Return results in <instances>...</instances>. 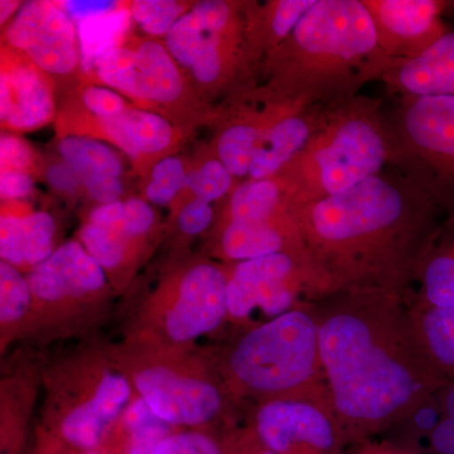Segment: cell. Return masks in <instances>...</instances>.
<instances>
[{"label":"cell","instance_id":"6da1fadb","mask_svg":"<svg viewBox=\"0 0 454 454\" xmlns=\"http://www.w3.org/2000/svg\"><path fill=\"white\" fill-rule=\"evenodd\" d=\"M325 381L348 446L404 423L444 380L424 354L405 298L345 289L317 304Z\"/></svg>","mask_w":454,"mask_h":454},{"label":"cell","instance_id":"7a4b0ae2","mask_svg":"<svg viewBox=\"0 0 454 454\" xmlns=\"http://www.w3.org/2000/svg\"><path fill=\"white\" fill-rule=\"evenodd\" d=\"M309 258L333 292L382 289L405 298L446 216L415 179L390 167L340 195L298 212Z\"/></svg>","mask_w":454,"mask_h":454},{"label":"cell","instance_id":"3957f363","mask_svg":"<svg viewBox=\"0 0 454 454\" xmlns=\"http://www.w3.org/2000/svg\"><path fill=\"white\" fill-rule=\"evenodd\" d=\"M393 64L363 0H317L268 57V94L279 101L340 104L382 82Z\"/></svg>","mask_w":454,"mask_h":454},{"label":"cell","instance_id":"277c9868","mask_svg":"<svg viewBox=\"0 0 454 454\" xmlns=\"http://www.w3.org/2000/svg\"><path fill=\"white\" fill-rule=\"evenodd\" d=\"M395 140L380 98L334 106L324 128L279 177L298 207L348 192L394 166Z\"/></svg>","mask_w":454,"mask_h":454},{"label":"cell","instance_id":"5b68a950","mask_svg":"<svg viewBox=\"0 0 454 454\" xmlns=\"http://www.w3.org/2000/svg\"><path fill=\"white\" fill-rule=\"evenodd\" d=\"M223 372L234 395L259 403L325 381L317 306L247 328L227 352Z\"/></svg>","mask_w":454,"mask_h":454},{"label":"cell","instance_id":"8992f818","mask_svg":"<svg viewBox=\"0 0 454 454\" xmlns=\"http://www.w3.org/2000/svg\"><path fill=\"white\" fill-rule=\"evenodd\" d=\"M394 168L415 179L454 219V97H402L390 116Z\"/></svg>","mask_w":454,"mask_h":454},{"label":"cell","instance_id":"52a82bcc","mask_svg":"<svg viewBox=\"0 0 454 454\" xmlns=\"http://www.w3.org/2000/svg\"><path fill=\"white\" fill-rule=\"evenodd\" d=\"M324 270L307 253H278L236 262L227 274V312L236 324L252 327L292 310L309 309L333 294Z\"/></svg>","mask_w":454,"mask_h":454},{"label":"cell","instance_id":"ba28073f","mask_svg":"<svg viewBox=\"0 0 454 454\" xmlns=\"http://www.w3.org/2000/svg\"><path fill=\"white\" fill-rule=\"evenodd\" d=\"M252 428L277 454H343L348 447L325 381L259 403Z\"/></svg>","mask_w":454,"mask_h":454},{"label":"cell","instance_id":"9c48e42d","mask_svg":"<svg viewBox=\"0 0 454 454\" xmlns=\"http://www.w3.org/2000/svg\"><path fill=\"white\" fill-rule=\"evenodd\" d=\"M382 52L395 61L415 59L450 32L444 0H363Z\"/></svg>","mask_w":454,"mask_h":454},{"label":"cell","instance_id":"30bf717a","mask_svg":"<svg viewBox=\"0 0 454 454\" xmlns=\"http://www.w3.org/2000/svg\"><path fill=\"white\" fill-rule=\"evenodd\" d=\"M140 396L169 426L211 422L223 408V391L210 381L179 375L166 367H148L136 375Z\"/></svg>","mask_w":454,"mask_h":454},{"label":"cell","instance_id":"8fae6325","mask_svg":"<svg viewBox=\"0 0 454 454\" xmlns=\"http://www.w3.org/2000/svg\"><path fill=\"white\" fill-rule=\"evenodd\" d=\"M227 274L212 264L190 269L179 284L177 300L167 313L166 328L176 342L199 339L229 318Z\"/></svg>","mask_w":454,"mask_h":454},{"label":"cell","instance_id":"7c38bea8","mask_svg":"<svg viewBox=\"0 0 454 454\" xmlns=\"http://www.w3.org/2000/svg\"><path fill=\"white\" fill-rule=\"evenodd\" d=\"M336 106L339 104L289 103L262 133L247 179L279 176L325 127Z\"/></svg>","mask_w":454,"mask_h":454},{"label":"cell","instance_id":"4fadbf2b","mask_svg":"<svg viewBox=\"0 0 454 454\" xmlns=\"http://www.w3.org/2000/svg\"><path fill=\"white\" fill-rule=\"evenodd\" d=\"M28 282L33 297L57 301L98 291L106 283V273L82 243L67 241L32 269Z\"/></svg>","mask_w":454,"mask_h":454},{"label":"cell","instance_id":"5bb4252c","mask_svg":"<svg viewBox=\"0 0 454 454\" xmlns=\"http://www.w3.org/2000/svg\"><path fill=\"white\" fill-rule=\"evenodd\" d=\"M298 212L268 221H223L221 254L236 264L278 253H307Z\"/></svg>","mask_w":454,"mask_h":454},{"label":"cell","instance_id":"9a60e30c","mask_svg":"<svg viewBox=\"0 0 454 454\" xmlns=\"http://www.w3.org/2000/svg\"><path fill=\"white\" fill-rule=\"evenodd\" d=\"M55 114L52 91L43 73L32 64L14 66L0 77V119L11 129L43 127Z\"/></svg>","mask_w":454,"mask_h":454},{"label":"cell","instance_id":"2e32d148","mask_svg":"<svg viewBox=\"0 0 454 454\" xmlns=\"http://www.w3.org/2000/svg\"><path fill=\"white\" fill-rule=\"evenodd\" d=\"M382 83L402 97H454V32L415 59L395 61Z\"/></svg>","mask_w":454,"mask_h":454},{"label":"cell","instance_id":"e0dca14e","mask_svg":"<svg viewBox=\"0 0 454 454\" xmlns=\"http://www.w3.org/2000/svg\"><path fill=\"white\" fill-rule=\"evenodd\" d=\"M129 396L130 387L124 376L106 373L92 396L66 415L62 435L74 447L92 450L128 404Z\"/></svg>","mask_w":454,"mask_h":454},{"label":"cell","instance_id":"ac0fdd59","mask_svg":"<svg viewBox=\"0 0 454 454\" xmlns=\"http://www.w3.org/2000/svg\"><path fill=\"white\" fill-rule=\"evenodd\" d=\"M405 301L435 309H454V219H444L430 240Z\"/></svg>","mask_w":454,"mask_h":454},{"label":"cell","instance_id":"d6986e66","mask_svg":"<svg viewBox=\"0 0 454 454\" xmlns=\"http://www.w3.org/2000/svg\"><path fill=\"white\" fill-rule=\"evenodd\" d=\"M55 219L49 212L38 211L27 216L0 219V256L14 267L35 268L52 255Z\"/></svg>","mask_w":454,"mask_h":454},{"label":"cell","instance_id":"ffe728a7","mask_svg":"<svg viewBox=\"0 0 454 454\" xmlns=\"http://www.w3.org/2000/svg\"><path fill=\"white\" fill-rule=\"evenodd\" d=\"M26 53L42 73L67 74L79 64L76 26L59 4L51 3Z\"/></svg>","mask_w":454,"mask_h":454},{"label":"cell","instance_id":"44dd1931","mask_svg":"<svg viewBox=\"0 0 454 454\" xmlns=\"http://www.w3.org/2000/svg\"><path fill=\"white\" fill-rule=\"evenodd\" d=\"M288 104L270 98L262 113L245 110L221 131L217 138L216 157L236 179L249 178L254 154L262 133Z\"/></svg>","mask_w":454,"mask_h":454},{"label":"cell","instance_id":"7402d4cb","mask_svg":"<svg viewBox=\"0 0 454 454\" xmlns=\"http://www.w3.org/2000/svg\"><path fill=\"white\" fill-rule=\"evenodd\" d=\"M98 121L110 142L130 158L160 153L172 142L169 122L163 116L146 110L127 109L119 115Z\"/></svg>","mask_w":454,"mask_h":454},{"label":"cell","instance_id":"603a6c76","mask_svg":"<svg viewBox=\"0 0 454 454\" xmlns=\"http://www.w3.org/2000/svg\"><path fill=\"white\" fill-rule=\"evenodd\" d=\"M279 176L269 179H245L227 201L225 220L268 221L300 210Z\"/></svg>","mask_w":454,"mask_h":454},{"label":"cell","instance_id":"cb8c5ba5","mask_svg":"<svg viewBox=\"0 0 454 454\" xmlns=\"http://www.w3.org/2000/svg\"><path fill=\"white\" fill-rule=\"evenodd\" d=\"M317 0H278L262 9V13L252 12L247 18L245 32L247 42L245 44L247 61L258 57L259 52L271 55L306 16Z\"/></svg>","mask_w":454,"mask_h":454},{"label":"cell","instance_id":"d4e9b609","mask_svg":"<svg viewBox=\"0 0 454 454\" xmlns=\"http://www.w3.org/2000/svg\"><path fill=\"white\" fill-rule=\"evenodd\" d=\"M184 83L172 56L155 41L143 42L136 51V98L170 103L182 94Z\"/></svg>","mask_w":454,"mask_h":454},{"label":"cell","instance_id":"484cf974","mask_svg":"<svg viewBox=\"0 0 454 454\" xmlns=\"http://www.w3.org/2000/svg\"><path fill=\"white\" fill-rule=\"evenodd\" d=\"M408 303V301H406ZM424 354L446 381H454V309L408 303Z\"/></svg>","mask_w":454,"mask_h":454},{"label":"cell","instance_id":"4316f807","mask_svg":"<svg viewBox=\"0 0 454 454\" xmlns=\"http://www.w3.org/2000/svg\"><path fill=\"white\" fill-rule=\"evenodd\" d=\"M130 11L116 9L110 13L88 18L76 23L80 62L83 71L97 70L98 61L110 51L116 49L129 29Z\"/></svg>","mask_w":454,"mask_h":454},{"label":"cell","instance_id":"83f0119b","mask_svg":"<svg viewBox=\"0 0 454 454\" xmlns=\"http://www.w3.org/2000/svg\"><path fill=\"white\" fill-rule=\"evenodd\" d=\"M62 160L76 172L82 182L94 177H121L119 155L100 140L86 137H66L59 145Z\"/></svg>","mask_w":454,"mask_h":454},{"label":"cell","instance_id":"f1b7e54d","mask_svg":"<svg viewBox=\"0 0 454 454\" xmlns=\"http://www.w3.org/2000/svg\"><path fill=\"white\" fill-rule=\"evenodd\" d=\"M212 33L221 32L211 31L192 11L186 12L167 33L166 49L179 65L191 68L197 53Z\"/></svg>","mask_w":454,"mask_h":454},{"label":"cell","instance_id":"f546056e","mask_svg":"<svg viewBox=\"0 0 454 454\" xmlns=\"http://www.w3.org/2000/svg\"><path fill=\"white\" fill-rule=\"evenodd\" d=\"M33 293L28 278L17 267L0 262V319L12 324L22 318L31 306Z\"/></svg>","mask_w":454,"mask_h":454},{"label":"cell","instance_id":"4dcf8cb0","mask_svg":"<svg viewBox=\"0 0 454 454\" xmlns=\"http://www.w3.org/2000/svg\"><path fill=\"white\" fill-rule=\"evenodd\" d=\"M98 80L110 89L136 98V51L116 47L97 66Z\"/></svg>","mask_w":454,"mask_h":454},{"label":"cell","instance_id":"1f68e13d","mask_svg":"<svg viewBox=\"0 0 454 454\" xmlns=\"http://www.w3.org/2000/svg\"><path fill=\"white\" fill-rule=\"evenodd\" d=\"M236 178L219 158L206 160L199 170L188 176L187 184L193 191L196 199L212 203L220 201L223 197L231 195L235 190Z\"/></svg>","mask_w":454,"mask_h":454},{"label":"cell","instance_id":"d6a6232c","mask_svg":"<svg viewBox=\"0 0 454 454\" xmlns=\"http://www.w3.org/2000/svg\"><path fill=\"white\" fill-rule=\"evenodd\" d=\"M184 13V5L172 0H137L130 7L133 20L143 31L154 37L167 35Z\"/></svg>","mask_w":454,"mask_h":454},{"label":"cell","instance_id":"836d02e7","mask_svg":"<svg viewBox=\"0 0 454 454\" xmlns=\"http://www.w3.org/2000/svg\"><path fill=\"white\" fill-rule=\"evenodd\" d=\"M86 252L104 269L118 267L125 255V236L114 230L88 223L80 231Z\"/></svg>","mask_w":454,"mask_h":454},{"label":"cell","instance_id":"e575fe53","mask_svg":"<svg viewBox=\"0 0 454 454\" xmlns=\"http://www.w3.org/2000/svg\"><path fill=\"white\" fill-rule=\"evenodd\" d=\"M188 175L177 157H166L155 164L145 196L153 205H168L179 191L187 186Z\"/></svg>","mask_w":454,"mask_h":454},{"label":"cell","instance_id":"d590c367","mask_svg":"<svg viewBox=\"0 0 454 454\" xmlns=\"http://www.w3.org/2000/svg\"><path fill=\"white\" fill-rule=\"evenodd\" d=\"M439 419L418 454H454V381L438 391Z\"/></svg>","mask_w":454,"mask_h":454},{"label":"cell","instance_id":"8d00e7d4","mask_svg":"<svg viewBox=\"0 0 454 454\" xmlns=\"http://www.w3.org/2000/svg\"><path fill=\"white\" fill-rule=\"evenodd\" d=\"M49 2H27L8 27L5 35L14 49L26 52L35 37V33L49 11Z\"/></svg>","mask_w":454,"mask_h":454},{"label":"cell","instance_id":"74e56055","mask_svg":"<svg viewBox=\"0 0 454 454\" xmlns=\"http://www.w3.org/2000/svg\"><path fill=\"white\" fill-rule=\"evenodd\" d=\"M154 454H225L223 447L210 435L197 432L170 434Z\"/></svg>","mask_w":454,"mask_h":454},{"label":"cell","instance_id":"f35d334b","mask_svg":"<svg viewBox=\"0 0 454 454\" xmlns=\"http://www.w3.org/2000/svg\"><path fill=\"white\" fill-rule=\"evenodd\" d=\"M170 426L160 418L129 430L128 454H154L158 446L170 435Z\"/></svg>","mask_w":454,"mask_h":454},{"label":"cell","instance_id":"ab89813d","mask_svg":"<svg viewBox=\"0 0 454 454\" xmlns=\"http://www.w3.org/2000/svg\"><path fill=\"white\" fill-rule=\"evenodd\" d=\"M82 100L90 112L98 116V121L113 118L128 109L118 92L103 86H89L83 90Z\"/></svg>","mask_w":454,"mask_h":454},{"label":"cell","instance_id":"60d3db41","mask_svg":"<svg viewBox=\"0 0 454 454\" xmlns=\"http://www.w3.org/2000/svg\"><path fill=\"white\" fill-rule=\"evenodd\" d=\"M154 223V211L140 199H129L124 202L122 234L125 238L145 235Z\"/></svg>","mask_w":454,"mask_h":454},{"label":"cell","instance_id":"b9f144b4","mask_svg":"<svg viewBox=\"0 0 454 454\" xmlns=\"http://www.w3.org/2000/svg\"><path fill=\"white\" fill-rule=\"evenodd\" d=\"M214 220V208L211 203L195 199L188 202L178 216V226L184 234L197 235L205 231Z\"/></svg>","mask_w":454,"mask_h":454},{"label":"cell","instance_id":"7bdbcfd3","mask_svg":"<svg viewBox=\"0 0 454 454\" xmlns=\"http://www.w3.org/2000/svg\"><path fill=\"white\" fill-rule=\"evenodd\" d=\"M0 163L2 170H26L32 163V153L25 140L16 136L0 138Z\"/></svg>","mask_w":454,"mask_h":454},{"label":"cell","instance_id":"ee69618b","mask_svg":"<svg viewBox=\"0 0 454 454\" xmlns=\"http://www.w3.org/2000/svg\"><path fill=\"white\" fill-rule=\"evenodd\" d=\"M59 5L64 9L74 25L88 18L101 16L119 9L118 3L112 0H67L59 3Z\"/></svg>","mask_w":454,"mask_h":454},{"label":"cell","instance_id":"f6af8a7d","mask_svg":"<svg viewBox=\"0 0 454 454\" xmlns=\"http://www.w3.org/2000/svg\"><path fill=\"white\" fill-rule=\"evenodd\" d=\"M35 181L26 170H2L0 195L5 200L26 199L33 192Z\"/></svg>","mask_w":454,"mask_h":454},{"label":"cell","instance_id":"bcb514c9","mask_svg":"<svg viewBox=\"0 0 454 454\" xmlns=\"http://www.w3.org/2000/svg\"><path fill=\"white\" fill-rule=\"evenodd\" d=\"M82 186L85 187L89 196L101 205L119 201V197L124 192L121 177H112V176L86 179L82 182Z\"/></svg>","mask_w":454,"mask_h":454},{"label":"cell","instance_id":"7dc6e473","mask_svg":"<svg viewBox=\"0 0 454 454\" xmlns=\"http://www.w3.org/2000/svg\"><path fill=\"white\" fill-rule=\"evenodd\" d=\"M46 179L51 187L62 193H74L82 186V179L64 160L51 164L46 169Z\"/></svg>","mask_w":454,"mask_h":454},{"label":"cell","instance_id":"c3c4849f","mask_svg":"<svg viewBox=\"0 0 454 454\" xmlns=\"http://www.w3.org/2000/svg\"><path fill=\"white\" fill-rule=\"evenodd\" d=\"M225 454H277L262 443L252 427L244 432L235 433L223 447Z\"/></svg>","mask_w":454,"mask_h":454},{"label":"cell","instance_id":"681fc988","mask_svg":"<svg viewBox=\"0 0 454 454\" xmlns=\"http://www.w3.org/2000/svg\"><path fill=\"white\" fill-rule=\"evenodd\" d=\"M122 217H124V202L115 201L95 208L90 215L89 223L122 234Z\"/></svg>","mask_w":454,"mask_h":454},{"label":"cell","instance_id":"f907efd6","mask_svg":"<svg viewBox=\"0 0 454 454\" xmlns=\"http://www.w3.org/2000/svg\"><path fill=\"white\" fill-rule=\"evenodd\" d=\"M343 454H413L385 438H372L346 448Z\"/></svg>","mask_w":454,"mask_h":454},{"label":"cell","instance_id":"816d5d0a","mask_svg":"<svg viewBox=\"0 0 454 454\" xmlns=\"http://www.w3.org/2000/svg\"><path fill=\"white\" fill-rule=\"evenodd\" d=\"M154 418H157V415L152 411L151 406L146 404L145 400L140 396L139 399L134 400L127 406L122 420H124L125 428L129 432L142 424L151 422Z\"/></svg>","mask_w":454,"mask_h":454},{"label":"cell","instance_id":"f5cc1de1","mask_svg":"<svg viewBox=\"0 0 454 454\" xmlns=\"http://www.w3.org/2000/svg\"><path fill=\"white\" fill-rule=\"evenodd\" d=\"M20 7L18 2H9V0H2L0 2V23L4 25L5 22L16 13V11Z\"/></svg>","mask_w":454,"mask_h":454},{"label":"cell","instance_id":"db71d44e","mask_svg":"<svg viewBox=\"0 0 454 454\" xmlns=\"http://www.w3.org/2000/svg\"><path fill=\"white\" fill-rule=\"evenodd\" d=\"M450 8H454V2H450Z\"/></svg>","mask_w":454,"mask_h":454},{"label":"cell","instance_id":"11a10c76","mask_svg":"<svg viewBox=\"0 0 454 454\" xmlns=\"http://www.w3.org/2000/svg\"><path fill=\"white\" fill-rule=\"evenodd\" d=\"M85 454H97V453H94V452H88V453H85Z\"/></svg>","mask_w":454,"mask_h":454}]
</instances>
